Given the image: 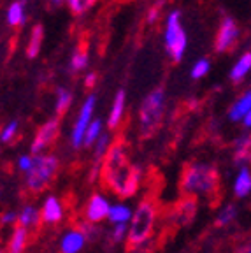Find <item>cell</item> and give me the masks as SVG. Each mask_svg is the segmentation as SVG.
I'll list each match as a JSON object with an SVG mask.
<instances>
[{
	"mask_svg": "<svg viewBox=\"0 0 251 253\" xmlns=\"http://www.w3.org/2000/svg\"><path fill=\"white\" fill-rule=\"evenodd\" d=\"M109 213H111V204L100 194L91 195L86 208H84V216H86L88 223H93V225H97V223L104 221L106 218H109Z\"/></svg>",
	"mask_w": 251,
	"mask_h": 253,
	"instance_id": "obj_9",
	"label": "cell"
},
{
	"mask_svg": "<svg viewBox=\"0 0 251 253\" xmlns=\"http://www.w3.org/2000/svg\"><path fill=\"white\" fill-rule=\"evenodd\" d=\"M88 237L84 236L81 229L69 230V232L63 234L62 241H60V252L62 253H78L83 250L84 243H86Z\"/></svg>",
	"mask_w": 251,
	"mask_h": 253,
	"instance_id": "obj_11",
	"label": "cell"
},
{
	"mask_svg": "<svg viewBox=\"0 0 251 253\" xmlns=\"http://www.w3.org/2000/svg\"><path fill=\"white\" fill-rule=\"evenodd\" d=\"M209 67H211V63H209V60L200 58L199 62H197L195 65H193V69H192V78H193V79L204 78V76L209 72Z\"/></svg>",
	"mask_w": 251,
	"mask_h": 253,
	"instance_id": "obj_28",
	"label": "cell"
},
{
	"mask_svg": "<svg viewBox=\"0 0 251 253\" xmlns=\"http://www.w3.org/2000/svg\"><path fill=\"white\" fill-rule=\"evenodd\" d=\"M158 16H160V5H155V7L149 9L148 21H149V23H155V21L158 20Z\"/></svg>",
	"mask_w": 251,
	"mask_h": 253,
	"instance_id": "obj_32",
	"label": "cell"
},
{
	"mask_svg": "<svg viewBox=\"0 0 251 253\" xmlns=\"http://www.w3.org/2000/svg\"><path fill=\"white\" fill-rule=\"evenodd\" d=\"M164 90L157 88L144 99L141 106V115H139V122H141V135L148 137L151 135L157 126L160 125L162 116H164Z\"/></svg>",
	"mask_w": 251,
	"mask_h": 253,
	"instance_id": "obj_5",
	"label": "cell"
},
{
	"mask_svg": "<svg viewBox=\"0 0 251 253\" xmlns=\"http://www.w3.org/2000/svg\"><path fill=\"white\" fill-rule=\"evenodd\" d=\"M58 172V160L53 155H37L34 166L27 172V188L32 194H39L46 188Z\"/></svg>",
	"mask_w": 251,
	"mask_h": 253,
	"instance_id": "obj_4",
	"label": "cell"
},
{
	"mask_svg": "<svg viewBox=\"0 0 251 253\" xmlns=\"http://www.w3.org/2000/svg\"><path fill=\"white\" fill-rule=\"evenodd\" d=\"M72 102V93L67 88H56V113L60 116L65 113Z\"/></svg>",
	"mask_w": 251,
	"mask_h": 253,
	"instance_id": "obj_23",
	"label": "cell"
},
{
	"mask_svg": "<svg viewBox=\"0 0 251 253\" xmlns=\"http://www.w3.org/2000/svg\"><path fill=\"white\" fill-rule=\"evenodd\" d=\"M25 2L23 0H18V2H12L7 9V23L11 27H20L25 23L27 16H25V9H23Z\"/></svg>",
	"mask_w": 251,
	"mask_h": 253,
	"instance_id": "obj_21",
	"label": "cell"
},
{
	"mask_svg": "<svg viewBox=\"0 0 251 253\" xmlns=\"http://www.w3.org/2000/svg\"><path fill=\"white\" fill-rule=\"evenodd\" d=\"M42 220V214L34 208V206H25L23 210L18 213V225L25 229H36Z\"/></svg>",
	"mask_w": 251,
	"mask_h": 253,
	"instance_id": "obj_15",
	"label": "cell"
},
{
	"mask_svg": "<svg viewBox=\"0 0 251 253\" xmlns=\"http://www.w3.org/2000/svg\"><path fill=\"white\" fill-rule=\"evenodd\" d=\"M62 2H63V0H51V4L56 5V7H58V5H62Z\"/></svg>",
	"mask_w": 251,
	"mask_h": 253,
	"instance_id": "obj_36",
	"label": "cell"
},
{
	"mask_svg": "<svg viewBox=\"0 0 251 253\" xmlns=\"http://www.w3.org/2000/svg\"><path fill=\"white\" fill-rule=\"evenodd\" d=\"M250 111H251V88L244 91L243 97L230 107V111H228V118H230L232 122H239V120L246 118V115L250 113Z\"/></svg>",
	"mask_w": 251,
	"mask_h": 253,
	"instance_id": "obj_14",
	"label": "cell"
},
{
	"mask_svg": "<svg viewBox=\"0 0 251 253\" xmlns=\"http://www.w3.org/2000/svg\"><path fill=\"white\" fill-rule=\"evenodd\" d=\"M218 190V172L208 164L186 166L181 174V192L185 195H211Z\"/></svg>",
	"mask_w": 251,
	"mask_h": 253,
	"instance_id": "obj_3",
	"label": "cell"
},
{
	"mask_svg": "<svg viewBox=\"0 0 251 253\" xmlns=\"http://www.w3.org/2000/svg\"><path fill=\"white\" fill-rule=\"evenodd\" d=\"M234 162L243 169L251 164V134L241 135L236 141V150H234Z\"/></svg>",
	"mask_w": 251,
	"mask_h": 253,
	"instance_id": "obj_12",
	"label": "cell"
},
{
	"mask_svg": "<svg viewBox=\"0 0 251 253\" xmlns=\"http://www.w3.org/2000/svg\"><path fill=\"white\" fill-rule=\"evenodd\" d=\"M95 83H97V74H95V72H90V74L84 78V84H86V88H93Z\"/></svg>",
	"mask_w": 251,
	"mask_h": 253,
	"instance_id": "obj_34",
	"label": "cell"
},
{
	"mask_svg": "<svg viewBox=\"0 0 251 253\" xmlns=\"http://www.w3.org/2000/svg\"><path fill=\"white\" fill-rule=\"evenodd\" d=\"M197 213V199L195 195H185L181 199L176 210L172 211V221L176 225H186L193 220Z\"/></svg>",
	"mask_w": 251,
	"mask_h": 253,
	"instance_id": "obj_10",
	"label": "cell"
},
{
	"mask_svg": "<svg viewBox=\"0 0 251 253\" xmlns=\"http://www.w3.org/2000/svg\"><path fill=\"white\" fill-rule=\"evenodd\" d=\"M251 192V172L248 167H243L239 170L236 178V183H234V194L237 197H246Z\"/></svg>",
	"mask_w": 251,
	"mask_h": 253,
	"instance_id": "obj_18",
	"label": "cell"
},
{
	"mask_svg": "<svg viewBox=\"0 0 251 253\" xmlns=\"http://www.w3.org/2000/svg\"><path fill=\"white\" fill-rule=\"evenodd\" d=\"M237 37H239V28H237L236 21L232 20L230 16H225L221 21V27L218 36H216V51L218 53H227L230 51L232 47L236 46Z\"/></svg>",
	"mask_w": 251,
	"mask_h": 253,
	"instance_id": "obj_8",
	"label": "cell"
},
{
	"mask_svg": "<svg viewBox=\"0 0 251 253\" xmlns=\"http://www.w3.org/2000/svg\"><path fill=\"white\" fill-rule=\"evenodd\" d=\"M41 214H42V221H46V223H58V221L63 218L62 202H60L56 197H53V195L51 197H47L42 204Z\"/></svg>",
	"mask_w": 251,
	"mask_h": 253,
	"instance_id": "obj_13",
	"label": "cell"
},
{
	"mask_svg": "<svg viewBox=\"0 0 251 253\" xmlns=\"http://www.w3.org/2000/svg\"><path fill=\"white\" fill-rule=\"evenodd\" d=\"M12 221H18V214L12 213V211L4 213V216H2V223H12Z\"/></svg>",
	"mask_w": 251,
	"mask_h": 253,
	"instance_id": "obj_33",
	"label": "cell"
},
{
	"mask_svg": "<svg viewBox=\"0 0 251 253\" xmlns=\"http://www.w3.org/2000/svg\"><path fill=\"white\" fill-rule=\"evenodd\" d=\"M123 113H125V90H120L114 97L113 109L109 113V128H116L120 125Z\"/></svg>",
	"mask_w": 251,
	"mask_h": 253,
	"instance_id": "obj_16",
	"label": "cell"
},
{
	"mask_svg": "<svg viewBox=\"0 0 251 253\" xmlns=\"http://www.w3.org/2000/svg\"><path fill=\"white\" fill-rule=\"evenodd\" d=\"M246 253H251V243H250V246H248V250H246Z\"/></svg>",
	"mask_w": 251,
	"mask_h": 253,
	"instance_id": "obj_38",
	"label": "cell"
},
{
	"mask_svg": "<svg viewBox=\"0 0 251 253\" xmlns=\"http://www.w3.org/2000/svg\"><path fill=\"white\" fill-rule=\"evenodd\" d=\"M16 132H18V122L16 120H12L11 123H7V125L4 126V130H2V142H9L11 139H14Z\"/></svg>",
	"mask_w": 251,
	"mask_h": 253,
	"instance_id": "obj_29",
	"label": "cell"
},
{
	"mask_svg": "<svg viewBox=\"0 0 251 253\" xmlns=\"http://www.w3.org/2000/svg\"><path fill=\"white\" fill-rule=\"evenodd\" d=\"M132 218H133V214H132V211H130L128 206H125V204L111 206L109 221H113L114 225H120V223H130Z\"/></svg>",
	"mask_w": 251,
	"mask_h": 253,
	"instance_id": "obj_20",
	"label": "cell"
},
{
	"mask_svg": "<svg viewBox=\"0 0 251 253\" xmlns=\"http://www.w3.org/2000/svg\"><path fill=\"white\" fill-rule=\"evenodd\" d=\"M69 2V5H71V9H72V12H76V14H79V12H83L84 11V2L83 0H67Z\"/></svg>",
	"mask_w": 251,
	"mask_h": 253,
	"instance_id": "obj_31",
	"label": "cell"
},
{
	"mask_svg": "<svg viewBox=\"0 0 251 253\" xmlns=\"http://www.w3.org/2000/svg\"><path fill=\"white\" fill-rule=\"evenodd\" d=\"M100 135H102V122H100V120H95V122H91V125L88 126L86 135H84V146H93Z\"/></svg>",
	"mask_w": 251,
	"mask_h": 253,
	"instance_id": "obj_25",
	"label": "cell"
},
{
	"mask_svg": "<svg viewBox=\"0 0 251 253\" xmlns=\"http://www.w3.org/2000/svg\"><path fill=\"white\" fill-rule=\"evenodd\" d=\"M95 4V0H84V5L86 7H90V5H93Z\"/></svg>",
	"mask_w": 251,
	"mask_h": 253,
	"instance_id": "obj_37",
	"label": "cell"
},
{
	"mask_svg": "<svg viewBox=\"0 0 251 253\" xmlns=\"http://www.w3.org/2000/svg\"><path fill=\"white\" fill-rule=\"evenodd\" d=\"M58 132H60V122L58 118H53V120H47L42 126H41L39 130L36 134V139L32 142V148L30 151L34 153V157L37 155H42V151L46 148H49L55 142V139L58 137Z\"/></svg>",
	"mask_w": 251,
	"mask_h": 253,
	"instance_id": "obj_7",
	"label": "cell"
},
{
	"mask_svg": "<svg viewBox=\"0 0 251 253\" xmlns=\"http://www.w3.org/2000/svg\"><path fill=\"white\" fill-rule=\"evenodd\" d=\"M128 151L123 137L113 142L109 153L102 164V181L106 188L114 192L120 197H132L137 194L141 185V169L128 162Z\"/></svg>",
	"mask_w": 251,
	"mask_h": 253,
	"instance_id": "obj_1",
	"label": "cell"
},
{
	"mask_svg": "<svg viewBox=\"0 0 251 253\" xmlns=\"http://www.w3.org/2000/svg\"><path fill=\"white\" fill-rule=\"evenodd\" d=\"M237 214V208L234 204H227L223 208V210L220 211V214H218V218H216V225H228L234 218H236Z\"/></svg>",
	"mask_w": 251,
	"mask_h": 253,
	"instance_id": "obj_26",
	"label": "cell"
},
{
	"mask_svg": "<svg viewBox=\"0 0 251 253\" xmlns=\"http://www.w3.org/2000/svg\"><path fill=\"white\" fill-rule=\"evenodd\" d=\"M34 166V155H21L18 158V167H20L23 172H28Z\"/></svg>",
	"mask_w": 251,
	"mask_h": 253,
	"instance_id": "obj_30",
	"label": "cell"
},
{
	"mask_svg": "<svg viewBox=\"0 0 251 253\" xmlns=\"http://www.w3.org/2000/svg\"><path fill=\"white\" fill-rule=\"evenodd\" d=\"M158 206L151 197H146L137 206V211L133 213V218L128 227V237H126V248L132 250L139 248L144 243L149 241L151 232L157 223Z\"/></svg>",
	"mask_w": 251,
	"mask_h": 253,
	"instance_id": "obj_2",
	"label": "cell"
},
{
	"mask_svg": "<svg viewBox=\"0 0 251 253\" xmlns=\"http://www.w3.org/2000/svg\"><path fill=\"white\" fill-rule=\"evenodd\" d=\"M95 102H97L95 95H90V97L84 100V104H83L81 111H79V116L74 123L72 139H71L74 148H81V144H84V135H86L88 126L91 125L90 120H91V113H93V109H95Z\"/></svg>",
	"mask_w": 251,
	"mask_h": 253,
	"instance_id": "obj_6",
	"label": "cell"
},
{
	"mask_svg": "<svg viewBox=\"0 0 251 253\" xmlns=\"http://www.w3.org/2000/svg\"><path fill=\"white\" fill-rule=\"evenodd\" d=\"M250 71H251V51H248V53H244V55L237 60L236 65L232 67L230 79L234 81V83H239L241 79H244V76H246Z\"/></svg>",
	"mask_w": 251,
	"mask_h": 253,
	"instance_id": "obj_19",
	"label": "cell"
},
{
	"mask_svg": "<svg viewBox=\"0 0 251 253\" xmlns=\"http://www.w3.org/2000/svg\"><path fill=\"white\" fill-rule=\"evenodd\" d=\"M42 37H44L42 25H36V27L32 28L30 42H28V46H27V56L28 58H36V56L39 55L41 44H42Z\"/></svg>",
	"mask_w": 251,
	"mask_h": 253,
	"instance_id": "obj_22",
	"label": "cell"
},
{
	"mask_svg": "<svg viewBox=\"0 0 251 253\" xmlns=\"http://www.w3.org/2000/svg\"><path fill=\"white\" fill-rule=\"evenodd\" d=\"M28 243V229L18 225L12 230L11 241H9V253H21Z\"/></svg>",
	"mask_w": 251,
	"mask_h": 253,
	"instance_id": "obj_17",
	"label": "cell"
},
{
	"mask_svg": "<svg viewBox=\"0 0 251 253\" xmlns=\"http://www.w3.org/2000/svg\"><path fill=\"white\" fill-rule=\"evenodd\" d=\"M88 65V53L84 47L79 46L78 49L74 51L72 55V60H71V71L72 72H79L81 69H86Z\"/></svg>",
	"mask_w": 251,
	"mask_h": 253,
	"instance_id": "obj_24",
	"label": "cell"
},
{
	"mask_svg": "<svg viewBox=\"0 0 251 253\" xmlns=\"http://www.w3.org/2000/svg\"><path fill=\"white\" fill-rule=\"evenodd\" d=\"M244 122V126H248V128H251V111L246 115V118L243 120Z\"/></svg>",
	"mask_w": 251,
	"mask_h": 253,
	"instance_id": "obj_35",
	"label": "cell"
},
{
	"mask_svg": "<svg viewBox=\"0 0 251 253\" xmlns=\"http://www.w3.org/2000/svg\"><path fill=\"white\" fill-rule=\"evenodd\" d=\"M128 227L130 223H120V225H114L111 230V241L116 245V243H122L123 239L128 237Z\"/></svg>",
	"mask_w": 251,
	"mask_h": 253,
	"instance_id": "obj_27",
	"label": "cell"
}]
</instances>
